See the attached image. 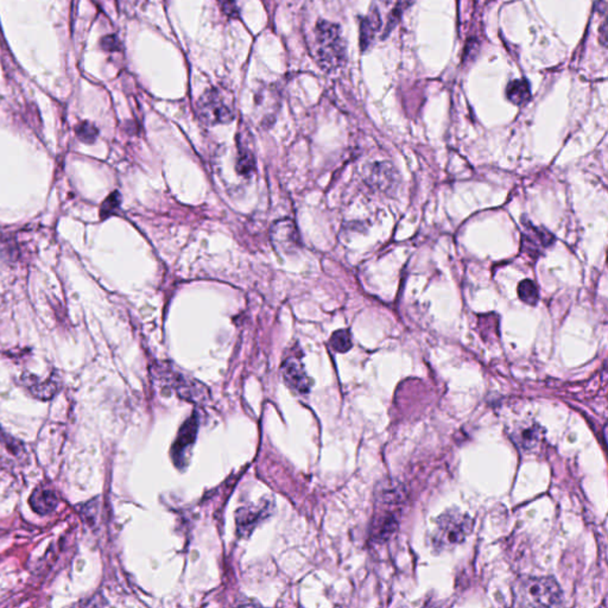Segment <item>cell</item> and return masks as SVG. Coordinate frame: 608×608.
I'll return each instance as SVG.
<instances>
[{
    "label": "cell",
    "mask_w": 608,
    "mask_h": 608,
    "mask_svg": "<svg viewBox=\"0 0 608 608\" xmlns=\"http://www.w3.org/2000/svg\"><path fill=\"white\" fill-rule=\"evenodd\" d=\"M523 235H522V242H523L524 249L525 251H534L538 252L541 249L548 247L552 245L554 242L552 237L549 232L545 231L543 228L535 227L531 225L524 224Z\"/></svg>",
    "instance_id": "cell-10"
},
{
    "label": "cell",
    "mask_w": 608,
    "mask_h": 608,
    "mask_svg": "<svg viewBox=\"0 0 608 608\" xmlns=\"http://www.w3.org/2000/svg\"><path fill=\"white\" fill-rule=\"evenodd\" d=\"M383 1H384L385 4H388L391 0H383Z\"/></svg>",
    "instance_id": "cell-25"
},
{
    "label": "cell",
    "mask_w": 608,
    "mask_h": 608,
    "mask_svg": "<svg viewBox=\"0 0 608 608\" xmlns=\"http://www.w3.org/2000/svg\"><path fill=\"white\" fill-rule=\"evenodd\" d=\"M317 62L324 71L342 67L346 61V44L339 25L320 21L315 29Z\"/></svg>",
    "instance_id": "cell-3"
},
{
    "label": "cell",
    "mask_w": 608,
    "mask_h": 608,
    "mask_svg": "<svg viewBox=\"0 0 608 608\" xmlns=\"http://www.w3.org/2000/svg\"><path fill=\"white\" fill-rule=\"evenodd\" d=\"M196 112L200 120L210 126L228 124L235 119L231 100L219 88H210L203 93L196 106Z\"/></svg>",
    "instance_id": "cell-4"
},
{
    "label": "cell",
    "mask_w": 608,
    "mask_h": 608,
    "mask_svg": "<svg viewBox=\"0 0 608 608\" xmlns=\"http://www.w3.org/2000/svg\"><path fill=\"white\" fill-rule=\"evenodd\" d=\"M413 3V0H398V3L396 5L395 9L392 10L391 16L388 17V25H386V29H385L384 37H386L393 30L396 25L398 24L399 19L402 17V14H404V11Z\"/></svg>",
    "instance_id": "cell-19"
},
{
    "label": "cell",
    "mask_w": 608,
    "mask_h": 608,
    "mask_svg": "<svg viewBox=\"0 0 608 608\" xmlns=\"http://www.w3.org/2000/svg\"><path fill=\"white\" fill-rule=\"evenodd\" d=\"M270 237L274 249L283 254L296 252L301 246L299 231L290 219L276 221L271 227Z\"/></svg>",
    "instance_id": "cell-6"
},
{
    "label": "cell",
    "mask_w": 608,
    "mask_h": 608,
    "mask_svg": "<svg viewBox=\"0 0 608 608\" xmlns=\"http://www.w3.org/2000/svg\"><path fill=\"white\" fill-rule=\"evenodd\" d=\"M76 133L82 142L93 143L98 137V128L88 121H83L76 128Z\"/></svg>",
    "instance_id": "cell-20"
},
{
    "label": "cell",
    "mask_w": 608,
    "mask_h": 608,
    "mask_svg": "<svg viewBox=\"0 0 608 608\" xmlns=\"http://www.w3.org/2000/svg\"><path fill=\"white\" fill-rule=\"evenodd\" d=\"M515 600L524 607H556L563 604L562 589L550 577H525L517 582Z\"/></svg>",
    "instance_id": "cell-2"
},
{
    "label": "cell",
    "mask_w": 608,
    "mask_h": 608,
    "mask_svg": "<svg viewBox=\"0 0 608 608\" xmlns=\"http://www.w3.org/2000/svg\"><path fill=\"white\" fill-rule=\"evenodd\" d=\"M101 46L107 51H118V50H120V42L118 41L115 36H105L101 39Z\"/></svg>",
    "instance_id": "cell-22"
},
{
    "label": "cell",
    "mask_w": 608,
    "mask_h": 608,
    "mask_svg": "<svg viewBox=\"0 0 608 608\" xmlns=\"http://www.w3.org/2000/svg\"><path fill=\"white\" fill-rule=\"evenodd\" d=\"M329 344L331 349L338 353L349 352V349H352V339L349 331L346 329L335 331L334 334L331 335Z\"/></svg>",
    "instance_id": "cell-16"
},
{
    "label": "cell",
    "mask_w": 608,
    "mask_h": 608,
    "mask_svg": "<svg viewBox=\"0 0 608 608\" xmlns=\"http://www.w3.org/2000/svg\"><path fill=\"white\" fill-rule=\"evenodd\" d=\"M256 169V162L252 153L247 149H240L238 162H237V171L242 176H249Z\"/></svg>",
    "instance_id": "cell-17"
},
{
    "label": "cell",
    "mask_w": 608,
    "mask_h": 608,
    "mask_svg": "<svg viewBox=\"0 0 608 608\" xmlns=\"http://www.w3.org/2000/svg\"><path fill=\"white\" fill-rule=\"evenodd\" d=\"M119 205H120V194H119V192H112V194L107 197L106 201L103 203L101 212H100L101 217H103V219H106V217L114 214V212H115V210L119 207Z\"/></svg>",
    "instance_id": "cell-21"
},
{
    "label": "cell",
    "mask_w": 608,
    "mask_h": 608,
    "mask_svg": "<svg viewBox=\"0 0 608 608\" xmlns=\"http://www.w3.org/2000/svg\"><path fill=\"white\" fill-rule=\"evenodd\" d=\"M221 5H222V9H224L228 14H233L237 12V7H235V0H220Z\"/></svg>",
    "instance_id": "cell-23"
},
{
    "label": "cell",
    "mask_w": 608,
    "mask_h": 608,
    "mask_svg": "<svg viewBox=\"0 0 608 608\" xmlns=\"http://www.w3.org/2000/svg\"><path fill=\"white\" fill-rule=\"evenodd\" d=\"M157 371H160V373L163 374L162 378L165 379L164 381L168 385H170L171 388H175L177 395L185 401L197 403L200 401H205L206 398V388L203 385L199 384L197 381L187 379L183 374L175 372L174 370H170L168 366H164L163 369L158 367Z\"/></svg>",
    "instance_id": "cell-5"
},
{
    "label": "cell",
    "mask_w": 608,
    "mask_h": 608,
    "mask_svg": "<svg viewBox=\"0 0 608 608\" xmlns=\"http://www.w3.org/2000/svg\"><path fill=\"white\" fill-rule=\"evenodd\" d=\"M602 44H604V46H606V41H607V29H606L605 23H604V25H602Z\"/></svg>",
    "instance_id": "cell-24"
},
{
    "label": "cell",
    "mask_w": 608,
    "mask_h": 608,
    "mask_svg": "<svg viewBox=\"0 0 608 608\" xmlns=\"http://www.w3.org/2000/svg\"><path fill=\"white\" fill-rule=\"evenodd\" d=\"M57 383L55 381H46L44 383L32 385L30 388L32 395L41 399H50L56 393Z\"/></svg>",
    "instance_id": "cell-18"
},
{
    "label": "cell",
    "mask_w": 608,
    "mask_h": 608,
    "mask_svg": "<svg viewBox=\"0 0 608 608\" xmlns=\"http://www.w3.org/2000/svg\"><path fill=\"white\" fill-rule=\"evenodd\" d=\"M513 443L523 452H532L541 445L543 440V429L537 423H523L517 426L511 435Z\"/></svg>",
    "instance_id": "cell-9"
},
{
    "label": "cell",
    "mask_w": 608,
    "mask_h": 608,
    "mask_svg": "<svg viewBox=\"0 0 608 608\" xmlns=\"http://www.w3.org/2000/svg\"><path fill=\"white\" fill-rule=\"evenodd\" d=\"M199 431V415L194 413L190 418L185 422L182 426L181 429L178 431L177 438L175 441L172 449H171V456L174 460V463L178 468H182L187 465L185 459L188 458L189 452L192 449V445L195 443L196 435Z\"/></svg>",
    "instance_id": "cell-7"
},
{
    "label": "cell",
    "mask_w": 608,
    "mask_h": 608,
    "mask_svg": "<svg viewBox=\"0 0 608 608\" xmlns=\"http://www.w3.org/2000/svg\"><path fill=\"white\" fill-rule=\"evenodd\" d=\"M381 21L377 9L371 11L366 18H364L360 25V46L361 49L366 50L373 41L376 32L381 29Z\"/></svg>",
    "instance_id": "cell-13"
},
{
    "label": "cell",
    "mask_w": 608,
    "mask_h": 608,
    "mask_svg": "<svg viewBox=\"0 0 608 608\" xmlns=\"http://www.w3.org/2000/svg\"><path fill=\"white\" fill-rule=\"evenodd\" d=\"M29 504L36 513L48 515L56 510L58 498L56 493L49 488H39L32 492L31 497L29 499Z\"/></svg>",
    "instance_id": "cell-11"
},
{
    "label": "cell",
    "mask_w": 608,
    "mask_h": 608,
    "mask_svg": "<svg viewBox=\"0 0 608 608\" xmlns=\"http://www.w3.org/2000/svg\"><path fill=\"white\" fill-rule=\"evenodd\" d=\"M506 96L513 105H517V106H522L524 103H527L531 99V89L529 82L524 78L510 82L507 88H506Z\"/></svg>",
    "instance_id": "cell-14"
},
{
    "label": "cell",
    "mask_w": 608,
    "mask_h": 608,
    "mask_svg": "<svg viewBox=\"0 0 608 608\" xmlns=\"http://www.w3.org/2000/svg\"><path fill=\"white\" fill-rule=\"evenodd\" d=\"M267 512V510H257L256 507H249V509L244 507V509L239 510L237 512V525H238L239 535L245 536V535L251 534L257 524L259 523L260 518L263 520L264 513Z\"/></svg>",
    "instance_id": "cell-12"
},
{
    "label": "cell",
    "mask_w": 608,
    "mask_h": 608,
    "mask_svg": "<svg viewBox=\"0 0 608 608\" xmlns=\"http://www.w3.org/2000/svg\"><path fill=\"white\" fill-rule=\"evenodd\" d=\"M518 296L524 303H527L529 306H535L540 299L537 287L531 279L520 282V285H518Z\"/></svg>",
    "instance_id": "cell-15"
},
{
    "label": "cell",
    "mask_w": 608,
    "mask_h": 608,
    "mask_svg": "<svg viewBox=\"0 0 608 608\" xmlns=\"http://www.w3.org/2000/svg\"><path fill=\"white\" fill-rule=\"evenodd\" d=\"M282 374L289 388L301 395L310 391V379L299 356H289L282 365Z\"/></svg>",
    "instance_id": "cell-8"
},
{
    "label": "cell",
    "mask_w": 608,
    "mask_h": 608,
    "mask_svg": "<svg viewBox=\"0 0 608 608\" xmlns=\"http://www.w3.org/2000/svg\"><path fill=\"white\" fill-rule=\"evenodd\" d=\"M474 522L466 513L459 510H449L442 513L435 523L431 535V545L435 552H449L463 545L473 531Z\"/></svg>",
    "instance_id": "cell-1"
}]
</instances>
